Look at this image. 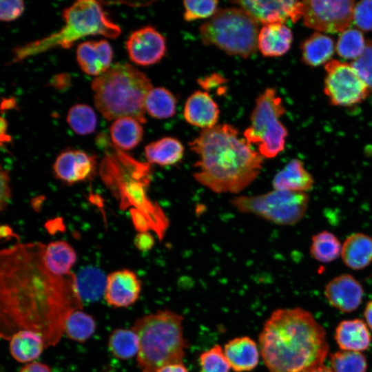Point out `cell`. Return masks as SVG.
<instances>
[{
	"mask_svg": "<svg viewBox=\"0 0 372 372\" xmlns=\"http://www.w3.org/2000/svg\"><path fill=\"white\" fill-rule=\"evenodd\" d=\"M41 242L19 243L0 252L1 335L8 339L19 330L40 333L46 347L56 345L65 322L81 309L76 276H58L44 262Z\"/></svg>",
	"mask_w": 372,
	"mask_h": 372,
	"instance_id": "cell-1",
	"label": "cell"
},
{
	"mask_svg": "<svg viewBox=\"0 0 372 372\" xmlns=\"http://www.w3.org/2000/svg\"><path fill=\"white\" fill-rule=\"evenodd\" d=\"M259 347L270 372H308L322 365L329 351L323 327L299 307L273 311L259 335Z\"/></svg>",
	"mask_w": 372,
	"mask_h": 372,
	"instance_id": "cell-2",
	"label": "cell"
},
{
	"mask_svg": "<svg viewBox=\"0 0 372 372\" xmlns=\"http://www.w3.org/2000/svg\"><path fill=\"white\" fill-rule=\"evenodd\" d=\"M189 145L198 156L194 178L215 193L241 192L262 167V156L229 124L203 129Z\"/></svg>",
	"mask_w": 372,
	"mask_h": 372,
	"instance_id": "cell-3",
	"label": "cell"
},
{
	"mask_svg": "<svg viewBox=\"0 0 372 372\" xmlns=\"http://www.w3.org/2000/svg\"><path fill=\"white\" fill-rule=\"evenodd\" d=\"M110 146L100 167L104 183L119 201L122 209L132 207L131 209L136 210L161 239L168 220L147 195L151 179L149 164L136 161L112 143Z\"/></svg>",
	"mask_w": 372,
	"mask_h": 372,
	"instance_id": "cell-4",
	"label": "cell"
},
{
	"mask_svg": "<svg viewBox=\"0 0 372 372\" xmlns=\"http://www.w3.org/2000/svg\"><path fill=\"white\" fill-rule=\"evenodd\" d=\"M152 88L149 79L129 63H116L92 82L94 104L107 120L124 116L146 122L145 99Z\"/></svg>",
	"mask_w": 372,
	"mask_h": 372,
	"instance_id": "cell-5",
	"label": "cell"
},
{
	"mask_svg": "<svg viewBox=\"0 0 372 372\" xmlns=\"http://www.w3.org/2000/svg\"><path fill=\"white\" fill-rule=\"evenodd\" d=\"M181 315L168 309L143 316L132 329L139 340L137 363L141 372H156L170 364L182 363L187 348Z\"/></svg>",
	"mask_w": 372,
	"mask_h": 372,
	"instance_id": "cell-6",
	"label": "cell"
},
{
	"mask_svg": "<svg viewBox=\"0 0 372 372\" xmlns=\"http://www.w3.org/2000/svg\"><path fill=\"white\" fill-rule=\"evenodd\" d=\"M64 25L56 32L34 41L13 50L12 62L21 61L54 48H70L79 39L101 35L115 39L121 33L120 27L105 12L96 1L80 0L63 12Z\"/></svg>",
	"mask_w": 372,
	"mask_h": 372,
	"instance_id": "cell-7",
	"label": "cell"
},
{
	"mask_svg": "<svg viewBox=\"0 0 372 372\" xmlns=\"http://www.w3.org/2000/svg\"><path fill=\"white\" fill-rule=\"evenodd\" d=\"M199 32L204 44L229 55L248 58L257 50L258 22L240 7L218 10L200 26Z\"/></svg>",
	"mask_w": 372,
	"mask_h": 372,
	"instance_id": "cell-8",
	"label": "cell"
},
{
	"mask_svg": "<svg viewBox=\"0 0 372 372\" xmlns=\"http://www.w3.org/2000/svg\"><path fill=\"white\" fill-rule=\"evenodd\" d=\"M282 99L273 88L266 89L256 99L250 117V125L243 136L258 146V153L274 158L285 149L288 132L280 118L285 113Z\"/></svg>",
	"mask_w": 372,
	"mask_h": 372,
	"instance_id": "cell-9",
	"label": "cell"
},
{
	"mask_svg": "<svg viewBox=\"0 0 372 372\" xmlns=\"http://www.w3.org/2000/svg\"><path fill=\"white\" fill-rule=\"evenodd\" d=\"M309 200L304 192L274 189L259 195L236 197L231 204L242 213L257 215L280 225H293L305 215Z\"/></svg>",
	"mask_w": 372,
	"mask_h": 372,
	"instance_id": "cell-10",
	"label": "cell"
},
{
	"mask_svg": "<svg viewBox=\"0 0 372 372\" xmlns=\"http://www.w3.org/2000/svg\"><path fill=\"white\" fill-rule=\"evenodd\" d=\"M324 69V91L332 105H353L369 95L367 85L351 64L332 59L325 64Z\"/></svg>",
	"mask_w": 372,
	"mask_h": 372,
	"instance_id": "cell-11",
	"label": "cell"
},
{
	"mask_svg": "<svg viewBox=\"0 0 372 372\" xmlns=\"http://www.w3.org/2000/svg\"><path fill=\"white\" fill-rule=\"evenodd\" d=\"M302 1L304 25L318 32H342L353 22V1Z\"/></svg>",
	"mask_w": 372,
	"mask_h": 372,
	"instance_id": "cell-12",
	"label": "cell"
},
{
	"mask_svg": "<svg viewBox=\"0 0 372 372\" xmlns=\"http://www.w3.org/2000/svg\"><path fill=\"white\" fill-rule=\"evenodd\" d=\"M254 19L265 25L296 23L303 16L304 3L299 1H235Z\"/></svg>",
	"mask_w": 372,
	"mask_h": 372,
	"instance_id": "cell-13",
	"label": "cell"
},
{
	"mask_svg": "<svg viewBox=\"0 0 372 372\" xmlns=\"http://www.w3.org/2000/svg\"><path fill=\"white\" fill-rule=\"evenodd\" d=\"M130 59L137 65H150L162 59L166 52L165 37L152 26L134 31L126 42Z\"/></svg>",
	"mask_w": 372,
	"mask_h": 372,
	"instance_id": "cell-14",
	"label": "cell"
},
{
	"mask_svg": "<svg viewBox=\"0 0 372 372\" xmlns=\"http://www.w3.org/2000/svg\"><path fill=\"white\" fill-rule=\"evenodd\" d=\"M96 168V157L79 149L64 150L53 165L56 178L70 185L92 178Z\"/></svg>",
	"mask_w": 372,
	"mask_h": 372,
	"instance_id": "cell-15",
	"label": "cell"
},
{
	"mask_svg": "<svg viewBox=\"0 0 372 372\" xmlns=\"http://www.w3.org/2000/svg\"><path fill=\"white\" fill-rule=\"evenodd\" d=\"M104 298L114 308H126L139 298L141 282L132 270L123 269L111 272L106 276Z\"/></svg>",
	"mask_w": 372,
	"mask_h": 372,
	"instance_id": "cell-16",
	"label": "cell"
},
{
	"mask_svg": "<svg viewBox=\"0 0 372 372\" xmlns=\"http://www.w3.org/2000/svg\"><path fill=\"white\" fill-rule=\"evenodd\" d=\"M363 294L362 284L348 273L334 277L324 287V295L329 304L346 313L358 308L362 303Z\"/></svg>",
	"mask_w": 372,
	"mask_h": 372,
	"instance_id": "cell-17",
	"label": "cell"
},
{
	"mask_svg": "<svg viewBox=\"0 0 372 372\" xmlns=\"http://www.w3.org/2000/svg\"><path fill=\"white\" fill-rule=\"evenodd\" d=\"M113 51L104 39L80 43L76 49V59L81 70L86 74L99 76L111 68Z\"/></svg>",
	"mask_w": 372,
	"mask_h": 372,
	"instance_id": "cell-18",
	"label": "cell"
},
{
	"mask_svg": "<svg viewBox=\"0 0 372 372\" xmlns=\"http://www.w3.org/2000/svg\"><path fill=\"white\" fill-rule=\"evenodd\" d=\"M187 123L203 129L216 125L219 117L217 104L206 92L196 91L187 99L184 107Z\"/></svg>",
	"mask_w": 372,
	"mask_h": 372,
	"instance_id": "cell-19",
	"label": "cell"
},
{
	"mask_svg": "<svg viewBox=\"0 0 372 372\" xmlns=\"http://www.w3.org/2000/svg\"><path fill=\"white\" fill-rule=\"evenodd\" d=\"M223 351L231 368L236 372L250 371L259 362L257 344L247 336L229 340L225 344Z\"/></svg>",
	"mask_w": 372,
	"mask_h": 372,
	"instance_id": "cell-20",
	"label": "cell"
},
{
	"mask_svg": "<svg viewBox=\"0 0 372 372\" xmlns=\"http://www.w3.org/2000/svg\"><path fill=\"white\" fill-rule=\"evenodd\" d=\"M334 338L343 351H365L371 342V335L366 323L358 318L341 321L335 329Z\"/></svg>",
	"mask_w": 372,
	"mask_h": 372,
	"instance_id": "cell-21",
	"label": "cell"
},
{
	"mask_svg": "<svg viewBox=\"0 0 372 372\" xmlns=\"http://www.w3.org/2000/svg\"><path fill=\"white\" fill-rule=\"evenodd\" d=\"M314 180L304 163L299 159H291L274 176L272 185L274 189L296 192L311 190Z\"/></svg>",
	"mask_w": 372,
	"mask_h": 372,
	"instance_id": "cell-22",
	"label": "cell"
},
{
	"mask_svg": "<svg viewBox=\"0 0 372 372\" xmlns=\"http://www.w3.org/2000/svg\"><path fill=\"white\" fill-rule=\"evenodd\" d=\"M292 41V32L285 24H268L259 30L258 48L265 56H280L290 49Z\"/></svg>",
	"mask_w": 372,
	"mask_h": 372,
	"instance_id": "cell-23",
	"label": "cell"
},
{
	"mask_svg": "<svg viewBox=\"0 0 372 372\" xmlns=\"http://www.w3.org/2000/svg\"><path fill=\"white\" fill-rule=\"evenodd\" d=\"M45 347L43 336L31 330H19L9 338L10 355L21 363L34 362L41 355Z\"/></svg>",
	"mask_w": 372,
	"mask_h": 372,
	"instance_id": "cell-24",
	"label": "cell"
},
{
	"mask_svg": "<svg viewBox=\"0 0 372 372\" xmlns=\"http://www.w3.org/2000/svg\"><path fill=\"white\" fill-rule=\"evenodd\" d=\"M341 257L351 269L366 267L372 262V238L363 233L349 235L342 245Z\"/></svg>",
	"mask_w": 372,
	"mask_h": 372,
	"instance_id": "cell-25",
	"label": "cell"
},
{
	"mask_svg": "<svg viewBox=\"0 0 372 372\" xmlns=\"http://www.w3.org/2000/svg\"><path fill=\"white\" fill-rule=\"evenodd\" d=\"M76 261L74 249L65 241H54L45 246V264L49 271L56 276H64L71 273V269Z\"/></svg>",
	"mask_w": 372,
	"mask_h": 372,
	"instance_id": "cell-26",
	"label": "cell"
},
{
	"mask_svg": "<svg viewBox=\"0 0 372 372\" xmlns=\"http://www.w3.org/2000/svg\"><path fill=\"white\" fill-rule=\"evenodd\" d=\"M110 133L112 144L122 151L135 148L142 141L141 123L133 117L118 118L112 123Z\"/></svg>",
	"mask_w": 372,
	"mask_h": 372,
	"instance_id": "cell-27",
	"label": "cell"
},
{
	"mask_svg": "<svg viewBox=\"0 0 372 372\" xmlns=\"http://www.w3.org/2000/svg\"><path fill=\"white\" fill-rule=\"evenodd\" d=\"M183 144L173 137L162 138L145 147V155L148 163L161 166L177 163L183 158Z\"/></svg>",
	"mask_w": 372,
	"mask_h": 372,
	"instance_id": "cell-28",
	"label": "cell"
},
{
	"mask_svg": "<svg viewBox=\"0 0 372 372\" xmlns=\"http://www.w3.org/2000/svg\"><path fill=\"white\" fill-rule=\"evenodd\" d=\"M303 62L311 67L328 63L334 53V42L329 36L316 32L300 46Z\"/></svg>",
	"mask_w": 372,
	"mask_h": 372,
	"instance_id": "cell-29",
	"label": "cell"
},
{
	"mask_svg": "<svg viewBox=\"0 0 372 372\" xmlns=\"http://www.w3.org/2000/svg\"><path fill=\"white\" fill-rule=\"evenodd\" d=\"M107 346L116 358L127 360L137 355L139 340L132 329L118 328L110 333Z\"/></svg>",
	"mask_w": 372,
	"mask_h": 372,
	"instance_id": "cell-30",
	"label": "cell"
},
{
	"mask_svg": "<svg viewBox=\"0 0 372 372\" xmlns=\"http://www.w3.org/2000/svg\"><path fill=\"white\" fill-rule=\"evenodd\" d=\"M145 110L152 117L167 118L176 113V99L166 88L152 87L145 97Z\"/></svg>",
	"mask_w": 372,
	"mask_h": 372,
	"instance_id": "cell-31",
	"label": "cell"
},
{
	"mask_svg": "<svg viewBox=\"0 0 372 372\" xmlns=\"http://www.w3.org/2000/svg\"><path fill=\"white\" fill-rule=\"evenodd\" d=\"M342 245L338 237L329 231H320L311 238L310 254L316 260L329 263L341 255Z\"/></svg>",
	"mask_w": 372,
	"mask_h": 372,
	"instance_id": "cell-32",
	"label": "cell"
},
{
	"mask_svg": "<svg viewBox=\"0 0 372 372\" xmlns=\"http://www.w3.org/2000/svg\"><path fill=\"white\" fill-rule=\"evenodd\" d=\"M96 328L94 318L81 309H77L68 316L65 322L64 333L74 342H85L92 336Z\"/></svg>",
	"mask_w": 372,
	"mask_h": 372,
	"instance_id": "cell-33",
	"label": "cell"
},
{
	"mask_svg": "<svg viewBox=\"0 0 372 372\" xmlns=\"http://www.w3.org/2000/svg\"><path fill=\"white\" fill-rule=\"evenodd\" d=\"M76 276L77 287L82 300L94 301L105 291L106 278L100 270L87 267Z\"/></svg>",
	"mask_w": 372,
	"mask_h": 372,
	"instance_id": "cell-34",
	"label": "cell"
},
{
	"mask_svg": "<svg viewBox=\"0 0 372 372\" xmlns=\"http://www.w3.org/2000/svg\"><path fill=\"white\" fill-rule=\"evenodd\" d=\"M365 45L366 41L361 30L348 28L340 33L335 50L341 58L355 60L362 54Z\"/></svg>",
	"mask_w": 372,
	"mask_h": 372,
	"instance_id": "cell-35",
	"label": "cell"
},
{
	"mask_svg": "<svg viewBox=\"0 0 372 372\" xmlns=\"http://www.w3.org/2000/svg\"><path fill=\"white\" fill-rule=\"evenodd\" d=\"M67 122L75 133L85 135L95 130L96 116L91 107L85 104H76L69 110Z\"/></svg>",
	"mask_w": 372,
	"mask_h": 372,
	"instance_id": "cell-36",
	"label": "cell"
},
{
	"mask_svg": "<svg viewBox=\"0 0 372 372\" xmlns=\"http://www.w3.org/2000/svg\"><path fill=\"white\" fill-rule=\"evenodd\" d=\"M330 362L333 372H366L367 362L361 352L343 351L331 355Z\"/></svg>",
	"mask_w": 372,
	"mask_h": 372,
	"instance_id": "cell-37",
	"label": "cell"
},
{
	"mask_svg": "<svg viewBox=\"0 0 372 372\" xmlns=\"http://www.w3.org/2000/svg\"><path fill=\"white\" fill-rule=\"evenodd\" d=\"M200 364L199 372H229L231 369L223 349L219 345L203 352L200 356Z\"/></svg>",
	"mask_w": 372,
	"mask_h": 372,
	"instance_id": "cell-38",
	"label": "cell"
},
{
	"mask_svg": "<svg viewBox=\"0 0 372 372\" xmlns=\"http://www.w3.org/2000/svg\"><path fill=\"white\" fill-rule=\"evenodd\" d=\"M218 1H184V19L192 21L196 19L211 17L216 12Z\"/></svg>",
	"mask_w": 372,
	"mask_h": 372,
	"instance_id": "cell-39",
	"label": "cell"
},
{
	"mask_svg": "<svg viewBox=\"0 0 372 372\" xmlns=\"http://www.w3.org/2000/svg\"><path fill=\"white\" fill-rule=\"evenodd\" d=\"M351 65L372 92V39L366 41L363 52Z\"/></svg>",
	"mask_w": 372,
	"mask_h": 372,
	"instance_id": "cell-40",
	"label": "cell"
},
{
	"mask_svg": "<svg viewBox=\"0 0 372 372\" xmlns=\"http://www.w3.org/2000/svg\"><path fill=\"white\" fill-rule=\"evenodd\" d=\"M353 22L361 31L372 30V0H363L355 4Z\"/></svg>",
	"mask_w": 372,
	"mask_h": 372,
	"instance_id": "cell-41",
	"label": "cell"
},
{
	"mask_svg": "<svg viewBox=\"0 0 372 372\" xmlns=\"http://www.w3.org/2000/svg\"><path fill=\"white\" fill-rule=\"evenodd\" d=\"M24 10V3L20 0L1 1L0 19L3 21H10L20 17Z\"/></svg>",
	"mask_w": 372,
	"mask_h": 372,
	"instance_id": "cell-42",
	"label": "cell"
},
{
	"mask_svg": "<svg viewBox=\"0 0 372 372\" xmlns=\"http://www.w3.org/2000/svg\"><path fill=\"white\" fill-rule=\"evenodd\" d=\"M0 173V209L3 211L7 208L11 200L10 178L9 172L3 169V167L1 168Z\"/></svg>",
	"mask_w": 372,
	"mask_h": 372,
	"instance_id": "cell-43",
	"label": "cell"
},
{
	"mask_svg": "<svg viewBox=\"0 0 372 372\" xmlns=\"http://www.w3.org/2000/svg\"><path fill=\"white\" fill-rule=\"evenodd\" d=\"M136 247L142 251L151 249L154 245L153 236L148 231L138 233L134 238Z\"/></svg>",
	"mask_w": 372,
	"mask_h": 372,
	"instance_id": "cell-44",
	"label": "cell"
},
{
	"mask_svg": "<svg viewBox=\"0 0 372 372\" xmlns=\"http://www.w3.org/2000/svg\"><path fill=\"white\" fill-rule=\"evenodd\" d=\"M19 372H52V370L48 364L34 361L24 364Z\"/></svg>",
	"mask_w": 372,
	"mask_h": 372,
	"instance_id": "cell-45",
	"label": "cell"
},
{
	"mask_svg": "<svg viewBox=\"0 0 372 372\" xmlns=\"http://www.w3.org/2000/svg\"><path fill=\"white\" fill-rule=\"evenodd\" d=\"M222 80L224 79L220 76L214 74L209 77H206L202 80H199V83L204 88H211L221 83Z\"/></svg>",
	"mask_w": 372,
	"mask_h": 372,
	"instance_id": "cell-46",
	"label": "cell"
},
{
	"mask_svg": "<svg viewBox=\"0 0 372 372\" xmlns=\"http://www.w3.org/2000/svg\"><path fill=\"white\" fill-rule=\"evenodd\" d=\"M156 372H188L183 363H174L160 368Z\"/></svg>",
	"mask_w": 372,
	"mask_h": 372,
	"instance_id": "cell-47",
	"label": "cell"
},
{
	"mask_svg": "<svg viewBox=\"0 0 372 372\" xmlns=\"http://www.w3.org/2000/svg\"><path fill=\"white\" fill-rule=\"evenodd\" d=\"M364 317L367 326L372 331V300L369 301L366 304L364 311Z\"/></svg>",
	"mask_w": 372,
	"mask_h": 372,
	"instance_id": "cell-48",
	"label": "cell"
},
{
	"mask_svg": "<svg viewBox=\"0 0 372 372\" xmlns=\"http://www.w3.org/2000/svg\"><path fill=\"white\" fill-rule=\"evenodd\" d=\"M0 232L1 238L8 239L13 236L17 237V235L14 234L12 229L8 225H2Z\"/></svg>",
	"mask_w": 372,
	"mask_h": 372,
	"instance_id": "cell-49",
	"label": "cell"
},
{
	"mask_svg": "<svg viewBox=\"0 0 372 372\" xmlns=\"http://www.w3.org/2000/svg\"><path fill=\"white\" fill-rule=\"evenodd\" d=\"M68 79V77H66V75L61 74V75L56 76L52 83H54V86L58 85V87H60L63 85H66L67 82H68L67 81Z\"/></svg>",
	"mask_w": 372,
	"mask_h": 372,
	"instance_id": "cell-50",
	"label": "cell"
},
{
	"mask_svg": "<svg viewBox=\"0 0 372 372\" xmlns=\"http://www.w3.org/2000/svg\"><path fill=\"white\" fill-rule=\"evenodd\" d=\"M16 102L12 99H6L2 101L1 110L12 109L15 106Z\"/></svg>",
	"mask_w": 372,
	"mask_h": 372,
	"instance_id": "cell-51",
	"label": "cell"
},
{
	"mask_svg": "<svg viewBox=\"0 0 372 372\" xmlns=\"http://www.w3.org/2000/svg\"><path fill=\"white\" fill-rule=\"evenodd\" d=\"M308 372H333V371H332V369H330L322 364Z\"/></svg>",
	"mask_w": 372,
	"mask_h": 372,
	"instance_id": "cell-52",
	"label": "cell"
}]
</instances>
